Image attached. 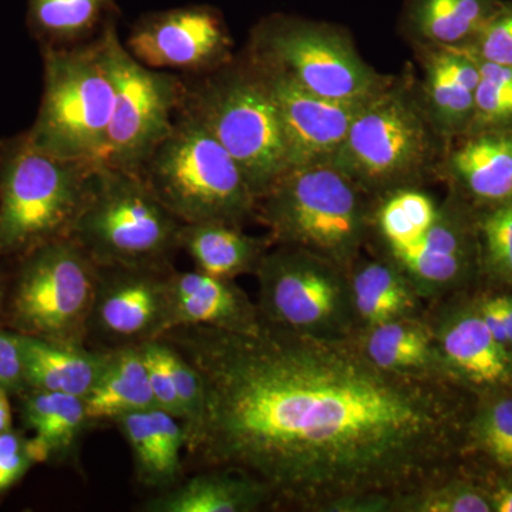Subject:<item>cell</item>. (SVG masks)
<instances>
[{
    "label": "cell",
    "instance_id": "6da1fadb",
    "mask_svg": "<svg viewBox=\"0 0 512 512\" xmlns=\"http://www.w3.org/2000/svg\"><path fill=\"white\" fill-rule=\"evenodd\" d=\"M171 343L201 377L191 460L264 484L274 504L386 512L448 477L468 443L461 384L375 365L355 338L272 325L181 326Z\"/></svg>",
    "mask_w": 512,
    "mask_h": 512
},
{
    "label": "cell",
    "instance_id": "7a4b0ae2",
    "mask_svg": "<svg viewBox=\"0 0 512 512\" xmlns=\"http://www.w3.org/2000/svg\"><path fill=\"white\" fill-rule=\"evenodd\" d=\"M444 140L431 123L420 87L409 77L392 79L359 111L330 164L367 197L421 187L437 173Z\"/></svg>",
    "mask_w": 512,
    "mask_h": 512
},
{
    "label": "cell",
    "instance_id": "3957f363",
    "mask_svg": "<svg viewBox=\"0 0 512 512\" xmlns=\"http://www.w3.org/2000/svg\"><path fill=\"white\" fill-rule=\"evenodd\" d=\"M180 109L220 141L258 200L291 170L274 94L251 56L185 83Z\"/></svg>",
    "mask_w": 512,
    "mask_h": 512
},
{
    "label": "cell",
    "instance_id": "277c9868",
    "mask_svg": "<svg viewBox=\"0 0 512 512\" xmlns=\"http://www.w3.org/2000/svg\"><path fill=\"white\" fill-rule=\"evenodd\" d=\"M367 195L330 163L291 168L258 200L272 244L303 249L350 271L370 231Z\"/></svg>",
    "mask_w": 512,
    "mask_h": 512
},
{
    "label": "cell",
    "instance_id": "5b68a950",
    "mask_svg": "<svg viewBox=\"0 0 512 512\" xmlns=\"http://www.w3.org/2000/svg\"><path fill=\"white\" fill-rule=\"evenodd\" d=\"M183 222L143 178L96 164L67 237L99 268H170Z\"/></svg>",
    "mask_w": 512,
    "mask_h": 512
},
{
    "label": "cell",
    "instance_id": "8992f818",
    "mask_svg": "<svg viewBox=\"0 0 512 512\" xmlns=\"http://www.w3.org/2000/svg\"><path fill=\"white\" fill-rule=\"evenodd\" d=\"M137 174L183 224L227 222L241 227L256 215L258 198L234 158L181 109L170 133Z\"/></svg>",
    "mask_w": 512,
    "mask_h": 512
},
{
    "label": "cell",
    "instance_id": "52a82bcc",
    "mask_svg": "<svg viewBox=\"0 0 512 512\" xmlns=\"http://www.w3.org/2000/svg\"><path fill=\"white\" fill-rule=\"evenodd\" d=\"M42 52V101L26 137L43 153L99 164L114 107L113 80L100 39L42 47Z\"/></svg>",
    "mask_w": 512,
    "mask_h": 512
},
{
    "label": "cell",
    "instance_id": "ba28073f",
    "mask_svg": "<svg viewBox=\"0 0 512 512\" xmlns=\"http://www.w3.org/2000/svg\"><path fill=\"white\" fill-rule=\"evenodd\" d=\"M96 167L33 147L26 133L0 150V254L69 235Z\"/></svg>",
    "mask_w": 512,
    "mask_h": 512
},
{
    "label": "cell",
    "instance_id": "9c48e42d",
    "mask_svg": "<svg viewBox=\"0 0 512 512\" xmlns=\"http://www.w3.org/2000/svg\"><path fill=\"white\" fill-rule=\"evenodd\" d=\"M249 55L282 70L309 92L333 100L372 99L393 79L363 60L345 29L281 13L255 26Z\"/></svg>",
    "mask_w": 512,
    "mask_h": 512
},
{
    "label": "cell",
    "instance_id": "30bf717a",
    "mask_svg": "<svg viewBox=\"0 0 512 512\" xmlns=\"http://www.w3.org/2000/svg\"><path fill=\"white\" fill-rule=\"evenodd\" d=\"M258 309L272 325L319 339L355 338L349 271L303 249L276 245L255 269Z\"/></svg>",
    "mask_w": 512,
    "mask_h": 512
},
{
    "label": "cell",
    "instance_id": "8fae6325",
    "mask_svg": "<svg viewBox=\"0 0 512 512\" xmlns=\"http://www.w3.org/2000/svg\"><path fill=\"white\" fill-rule=\"evenodd\" d=\"M12 298L13 323L23 335L82 345L99 284V266L72 238L26 252Z\"/></svg>",
    "mask_w": 512,
    "mask_h": 512
},
{
    "label": "cell",
    "instance_id": "7c38bea8",
    "mask_svg": "<svg viewBox=\"0 0 512 512\" xmlns=\"http://www.w3.org/2000/svg\"><path fill=\"white\" fill-rule=\"evenodd\" d=\"M114 86V107L99 164L137 173L170 133L185 82L177 74L150 69L121 43L114 19L99 37Z\"/></svg>",
    "mask_w": 512,
    "mask_h": 512
},
{
    "label": "cell",
    "instance_id": "4fadbf2b",
    "mask_svg": "<svg viewBox=\"0 0 512 512\" xmlns=\"http://www.w3.org/2000/svg\"><path fill=\"white\" fill-rule=\"evenodd\" d=\"M126 47L144 66L205 74L232 59L231 33L220 10L207 5L147 13L134 23Z\"/></svg>",
    "mask_w": 512,
    "mask_h": 512
},
{
    "label": "cell",
    "instance_id": "5bb4252c",
    "mask_svg": "<svg viewBox=\"0 0 512 512\" xmlns=\"http://www.w3.org/2000/svg\"><path fill=\"white\" fill-rule=\"evenodd\" d=\"M420 298L463 288L481 271L476 211L451 194L431 227L413 244L387 254Z\"/></svg>",
    "mask_w": 512,
    "mask_h": 512
},
{
    "label": "cell",
    "instance_id": "9a60e30c",
    "mask_svg": "<svg viewBox=\"0 0 512 512\" xmlns=\"http://www.w3.org/2000/svg\"><path fill=\"white\" fill-rule=\"evenodd\" d=\"M171 269L99 268L89 333L113 348L160 339L168 330Z\"/></svg>",
    "mask_w": 512,
    "mask_h": 512
},
{
    "label": "cell",
    "instance_id": "2e32d148",
    "mask_svg": "<svg viewBox=\"0 0 512 512\" xmlns=\"http://www.w3.org/2000/svg\"><path fill=\"white\" fill-rule=\"evenodd\" d=\"M249 56L261 66L274 94L284 130L289 168L330 163L348 136L357 114L370 99L342 101L319 96L282 70Z\"/></svg>",
    "mask_w": 512,
    "mask_h": 512
},
{
    "label": "cell",
    "instance_id": "e0dca14e",
    "mask_svg": "<svg viewBox=\"0 0 512 512\" xmlns=\"http://www.w3.org/2000/svg\"><path fill=\"white\" fill-rule=\"evenodd\" d=\"M433 329L441 366L453 382L485 392L512 390V350L494 338L476 302L448 309Z\"/></svg>",
    "mask_w": 512,
    "mask_h": 512
},
{
    "label": "cell",
    "instance_id": "ac0fdd59",
    "mask_svg": "<svg viewBox=\"0 0 512 512\" xmlns=\"http://www.w3.org/2000/svg\"><path fill=\"white\" fill-rule=\"evenodd\" d=\"M461 200L480 208L512 198V127L463 136L441 158L439 170Z\"/></svg>",
    "mask_w": 512,
    "mask_h": 512
},
{
    "label": "cell",
    "instance_id": "d6986e66",
    "mask_svg": "<svg viewBox=\"0 0 512 512\" xmlns=\"http://www.w3.org/2000/svg\"><path fill=\"white\" fill-rule=\"evenodd\" d=\"M421 99L437 133L446 141L466 136L473 123L480 82L477 57L467 47H421Z\"/></svg>",
    "mask_w": 512,
    "mask_h": 512
},
{
    "label": "cell",
    "instance_id": "ffe728a7",
    "mask_svg": "<svg viewBox=\"0 0 512 512\" xmlns=\"http://www.w3.org/2000/svg\"><path fill=\"white\" fill-rule=\"evenodd\" d=\"M259 320L258 305L249 301L234 281L198 269L170 272L168 330L181 326L244 330L254 328Z\"/></svg>",
    "mask_w": 512,
    "mask_h": 512
},
{
    "label": "cell",
    "instance_id": "44dd1931",
    "mask_svg": "<svg viewBox=\"0 0 512 512\" xmlns=\"http://www.w3.org/2000/svg\"><path fill=\"white\" fill-rule=\"evenodd\" d=\"M274 505L268 488L254 478L228 470L207 468L178 481L141 505L146 512H252Z\"/></svg>",
    "mask_w": 512,
    "mask_h": 512
},
{
    "label": "cell",
    "instance_id": "7402d4cb",
    "mask_svg": "<svg viewBox=\"0 0 512 512\" xmlns=\"http://www.w3.org/2000/svg\"><path fill=\"white\" fill-rule=\"evenodd\" d=\"M26 386L83 397L106 365L109 349L87 350L77 343L20 335Z\"/></svg>",
    "mask_w": 512,
    "mask_h": 512
},
{
    "label": "cell",
    "instance_id": "603a6c76",
    "mask_svg": "<svg viewBox=\"0 0 512 512\" xmlns=\"http://www.w3.org/2000/svg\"><path fill=\"white\" fill-rule=\"evenodd\" d=\"M271 245L268 237H252L227 222L183 224L178 239V247L190 255L198 271L229 281L255 272Z\"/></svg>",
    "mask_w": 512,
    "mask_h": 512
},
{
    "label": "cell",
    "instance_id": "cb8c5ba5",
    "mask_svg": "<svg viewBox=\"0 0 512 512\" xmlns=\"http://www.w3.org/2000/svg\"><path fill=\"white\" fill-rule=\"evenodd\" d=\"M501 0H404L402 29L420 47L467 46Z\"/></svg>",
    "mask_w": 512,
    "mask_h": 512
},
{
    "label": "cell",
    "instance_id": "d4e9b609",
    "mask_svg": "<svg viewBox=\"0 0 512 512\" xmlns=\"http://www.w3.org/2000/svg\"><path fill=\"white\" fill-rule=\"evenodd\" d=\"M356 339L365 355L384 370L403 375L447 377L437 352L433 326L416 316L362 330Z\"/></svg>",
    "mask_w": 512,
    "mask_h": 512
},
{
    "label": "cell",
    "instance_id": "484cf974",
    "mask_svg": "<svg viewBox=\"0 0 512 512\" xmlns=\"http://www.w3.org/2000/svg\"><path fill=\"white\" fill-rule=\"evenodd\" d=\"M83 400L90 423L114 421L124 414L156 409L140 348L109 349L106 365Z\"/></svg>",
    "mask_w": 512,
    "mask_h": 512
},
{
    "label": "cell",
    "instance_id": "4316f807",
    "mask_svg": "<svg viewBox=\"0 0 512 512\" xmlns=\"http://www.w3.org/2000/svg\"><path fill=\"white\" fill-rule=\"evenodd\" d=\"M357 325L362 330L416 316L420 296L389 259H357L349 271Z\"/></svg>",
    "mask_w": 512,
    "mask_h": 512
},
{
    "label": "cell",
    "instance_id": "83f0119b",
    "mask_svg": "<svg viewBox=\"0 0 512 512\" xmlns=\"http://www.w3.org/2000/svg\"><path fill=\"white\" fill-rule=\"evenodd\" d=\"M23 420L35 433L26 440V451L33 463L66 456L82 436L87 424L83 397L32 390L23 403Z\"/></svg>",
    "mask_w": 512,
    "mask_h": 512
},
{
    "label": "cell",
    "instance_id": "f1b7e54d",
    "mask_svg": "<svg viewBox=\"0 0 512 512\" xmlns=\"http://www.w3.org/2000/svg\"><path fill=\"white\" fill-rule=\"evenodd\" d=\"M114 0H28V28L42 47L76 46L116 15Z\"/></svg>",
    "mask_w": 512,
    "mask_h": 512
},
{
    "label": "cell",
    "instance_id": "f546056e",
    "mask_svg": "<svg viewBox=\"0 0 512 512\" xmlns=\"http://www.w3.org/2000/svg\"><path fill=\"white\" fill-rule=\"evenodd\" d=\"M440 204L421 187L403 188L379 198L372 210V231L386 255L413 244L433 224Z\"/></svg>",
    "mask_w": 512,
    "mask_h": 512
},
{
    "label": "cell",
    "instance_id": "4dcf8cb0",
    "mask_svg": "<svg viewBox=\"0 0 512 512\" xmlns=\"http://www.w3.org/2000/svg\"><path fill=\"white\" fill-rule=\"evenodd\" d=\"M150 410L124 414L114 420V423L119 427L133 454L138 481L148 488L164 491L177 484L178 480L165 464Z\"/></svg>",
    "mask_w": 512,
    "mask_h": 512
},
{
    "label": "cell",
    "instance_id": "1f68e13d",
    "mask_svg": "<svg viewBox=\"0 0 512 512\" xmlns=\"http://www.w3.org/2000/svg\"><path fill=\"white\" fill-rule=\"evenodd\" d=\"M481 271L512 286V198L476 212Z\"/></svg>",
    "mask_w": 512,
    "mask_h": 512
},
{
    "label": "cell",
    "instance_id": "d6a6232c",
    "mask_svg": "<svg viewBox=\"0 0 512 512\" xmlns=\"http://www.w3.org/2000/svg\"><path fill=\"white\" fill-rule=\"evenodd\" d=\"M400 512H493L487 488L463 480L444 478L394 501Z\"/></svg>",
    "mask_w": 512,
    "mask_h": 512
},
{
    "label": "cell",
    "instance_id": "836d02e7",
    "mask_svg": "<svg viewBox=\"0 0 512 512\" xmlns=\"http://www.w3.org/2000/svg\"><path fill=\"white\" fill-rule=\"evenodd\" d=\"M468 443L497 466L512 470V397L495 396L471 414Z\"/></svg>",
    "mask_w": 512,
    "mask_h": 512
},
{
    "label": "cell",
    "instance_id": "e575fe53",
    "mask_svg": "<svg viewBox=\"0 0 512 512\" xmlns=\"http://www.w3.org/2000/svg\"><path fill=\"white\" fill-rule=\"evenodd\" d=\"M477 60L480 82L473 123L467 134L512 127V66L484 62L478 57Z\"/></svg>",
    "mask_w": 512,
    "mask_h": 512
},
{
    "label": "cell",
    "instance_id": "d590c367",
    "mask_svg": "<svg viewBox=\"0 0 512 512\" xmlns=\"http://www.w3.org/2000/svg\"><path fill=\"white\" fill-rule=\"evenodd\" d=\"M464 47L484 62L512 66V0H501L494 15Z\"/></svg>",
    "mask_w": 512,
    "mask_h": 512
},
{
    "label": "cell",
    "instance_id": "8d00e7d4",
    "mask_svg": "<svg viewBox=\"0 0 512 512\" xmlns=\"http://www.w3.org/2000/svg\"><path fill=\"white\" fill-rule=\"evenodd\" d=\"M138 348L146 362L151 390H153L154 400H156V409L164 410L184 423L183 406L178 399L170 370L165 365L163 342L161 339L148 340V342L138 345Z\"/></svg>",
    "mask_w": 512,
    "mask_h": 512
},
{
    "label": "cell",
    "instance_id": "74e56055",
    "mask_svg": "<svg viewBox=\"0 0 512 512\" xmlns=\"http://www.w3.org/2000/svg\"><path fill=\"white\" fill-rule=\"evenodd\" d=\"M26 440H23L15 431H2L0 433V494L9 490L25 476L32 466Z\"/></svg>",
    "mask_w": 512,
    "mask_h": 512
},
{
    "label": "cell",
    "instance_id": "f35d334b",
    "mask_svg": "<svg viewBox=\"0 0 512 512\" xmlns=\"http://www.w3.org/2000/svg\"><path fill=\"white\" fill-rule=\"evenodd\" d=\"M26 386L20 335L0 330V387L19 392Z\"/></svg>",
    "mask_w": 512,
    "mask_h": 512
},
{
    "label": "cell",
    "instance_id": "ab89813d",
    "mask_svg": "<svg viewBox=\"0 0 512 512\" xmlns=\"http://www.w3.org/2000/svg\"><path fill=\"white\" fill-rule=\"evenodd\" d=\"M476 303L485 326L493 333L494 338L498 342L503 343L505 348H508L507 329H505L504 295L484 296V298L478 299Z\"/></svg>",
    "mask_w": 512,
    "mask_h": 512
},
{
    "label": "cell",
    "instance_id": "60d3db41",
    "mask_svg": "<svg viewBox=\"0 0 512 512\" xmlns=\"http://www.w3.org/2000/svg\"><path fill=\"white\" fill-rule=\"evenodd\" d=\"M487 491L493 512H512V478H500Z\"/></svg>",
    "mask_w": 512,
    "mask_h": 512
},
{
    "label": "cell",
    "instance_id": "b9f144b4",
    "mask_svg": "<svg viewBox=\"0 0 512 512\" xmlns=\"http://www.w3.org/2000/svg\"><path fill=\"white\" fill-rule=\"evenodd\" d=\"M504 306H505V329H507L508 348H510L512 350V295H511V293H505Z\"/></svg>",
    "mask_w": 512,
    "mask_h": 512
},
{
    "label": "cell",
    "instance_id": "7bdbcfd3",
    "mask_svg": "<svg viewBox=\"0 0 512 512\" xmlns=\"http://www.w3.org/2000/svg\"><path fill=\"white\" fill-rule=\"evenodd\" d=\"M10 423H12V414H10L8 397H5V399L0 400V433L10 430Z\"/></svg>",
    "mask_w": 512,
    "mask_h": 512
},
{
    "label": "cell",
    "instance_id": "ee69618b",
    "mask_svg": "<svg viewBox=\"0 0 512 512\" xmlns=\"http://www.w3.org/2000/svg\"><path fill=\"white\" fill-rule=\"evenodd\" d=\"M5 397H8V392H6V390H3L2 387H0V400L5 399Z\"/></svg>",
    "mask_w": 512,
    "mask_h": 512
},
{
    "label": "cell",
    "instance_id": "f6af8a7d",
    "mask_svg": "<svg viewBox=\"0 0 512 512\" xmlns=\"http://www.w3.org/2000/svg\"><path fill=\"white\" fill-rule=\"evenodd\" d=\"M3 141H0V150H2Z\"/></svg>",
    "mask_w": 512,
    "mask_h": 512
},
{
    "label": "cell",
    "instance_id": "bcb514c9",
    "mask_svg": "<svg viewBox=\"0 0 512 512\" xmlns=\"http://www.w3.org/2000/svg\"><path fill=\"white\" fill-rule=\"evenodd\" d=\"M0 298H2V291H0Z\"/></svg>",
    "mask_w": 512,
    "mask_h": 512
}]
</instances>
